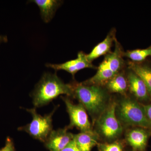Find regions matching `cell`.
Segmentation results:
<instances>
[{
    "label": "cell",
    "mask_w": 151,
    "mask_h": 151,
    "mask_svg": "<svg viewBox=\"0 0 151 151\" xmlns=\"http://www.w3.org/2000/svg\"><path fill=\"white\" fill-rule=\"evenodd\" d=\"M72 98L84 106L92 119V125L111 103L112 97L104 86L73 81L70 83Z\"/></svg>",
    "instance_id": "6da1fadb"
},
{
    "label": "cell",
    "mask_w": 151,
    "mask_h": 151,
    "mask_svg": "<svg viewBox=\"0 0 151 151\" xmlns=\"http://www.w3.org/2000/svg\"><path fill=\"white\" fill-rule=\"evenodd\" d=\"M63 94L72 97L70 83L65 84L56 73H45L36 85L31 97L35 108H38L47 105Z\"/></svg>",
    "instance_id": "7a4b0ae2"
},
{
    "label": "cell",
    "mask_w": 151,
    "mask_h": 151,
    "mask_svg": "<svg viewBox=\"0 0 151 151\" xmlns=\"http://www.w3.org/2000/svg\"><path fill=\"white\" fill-rule=\"evenodd\" d=\"M115 101L116 115L124 129L140 127L151 130L142 104L128 94L120 95Z\"/></svg>",
    "instance_id": "3957f363"
},
{
    "label": "cell",
    "mask_w": 151,
    "mask_h": 151,
    "mask_svg": "<svg viewBox=\"0 0 151 151\" xmlns=\"http://www.w3.org/2000/svg\"><path fill=\"white\" fill-rule=\"evenodd\" d=\"M124 52L122 45L116 39L114 50L105 55L104 59L97 68L96 73L83 83L89 85L105 86L110 79L127 67V62L124 59Z\"/></svg>",
    "instance_id": "277c9868"
},
{
    "label": "cell",
    "mask_w": 151,
    "mask_h": 151,
    "mask_svg": "<svg viewBox=\"0 0 151 151\" xmlns=\"http://www.w3.org/2000/svg\"><path fill=\"white\" fill-rule=\"evenodd\" d=\"M116 107L115 99L112 97L108 108L93 124V129L103 142H111L119 139L124 133V128L116 115Z\"/></svg>",
    "instance_id": "5b68a950"
},
{
    "label": "cell",
    "mask_w": 151,
    "mask_h": 151,
    "mask_svg": "<svg viewBox=\"0 0 151 151\" xmlns=\"http://www.w3.org/2000/svg\"><path fill=\"white\" fill-rule=\"evenodd\" d=\"M57 109L55 107L52 112L42 116L38 114L35 108L27 109L32 116V120L29 124L19 127V130L27 133L34 139L44 143L52 130L53 114Z\"/></svg>",
    "instance_id": "8992f818"
},
{
    "label": "cell",
    "mask_w": 151,
    "mask_h": 151,
    "mask_svg": "<svg viewBox=\"0 0 151 151\" xmlns=\"http://www.w3.org/2000/svg\"><path fill=\"white\" fill-rule=\"evenodd\" d=\"M65 103L66 111L70 118V123L66 127L68 129L76 128L81 132L93 131V126L89 121L87 112L81 103L74 104L68 97H61Z\"/></svg>",
    "instance_id": "52a82bcc"
},
{
    "label": "cell",
    "mask_w": 151,
    "mask_h": 151,
    "mask_svg": "<svg viewBox=\"0 0 151 151\" xmlns=\"http://www.w3.org/2000/svg\"><path fill=\"white\" fill-rule=\"evenodd\" d=\"M126 74L129 95L141 104L151 103L150 95L142 79L127 65Z\"/></svg>",
    "instance_id": "ba28073f"
},
{
    "label": "cell",
    "mask_w": 151,
    "mask_h": 151,
    "mask_svg": "<svg viewBox=\"0 0 151 151\" xmlns=\"http://www.w3.org/2000/svg\"><path fill=\"white\" fill-rule=\"evenodd\" d=\"M125 139L126 144L134 151H146L151 130L140 127H132L125 129Z\"/></svg>",
    "instance_id": "9c48e42d"
},
{
    "label": "cell",
    "mask_w": 151,
    "mask_h": 151,
    "mask_svg": "<svg viewBox=\"0 0 151 151\" xmlns=\"http://www.w3.org/2000/svg\"><path fill=\"white\" fill-rule=\"evenodd\" d=\"M47 67L50 68L55 71L65 70L70 73L73 78L75 75L79 70L85 68H97L92 62L89 61L87 57V54L83 51H79L77 54V57L75 59L68 60L60 64H51L47 63Z\"/></svg>",
    "instance_id": "30bf717a"
},
{
    "label": "cell",
    "mask_w": 151,
    "mask_h": 151,
    "mask_svg": "<svg viewBox=\"0 0 151 151\" xmlns=\"http://www.w3.org/2000/svg\"><path fill=\"white\" fill-rule=\"evenodd\" d=\"M73 134L63 129L52 130L45 142V146L49 151H61L73 139Z\"/></svg>",
    "instance_id": "8fae6325"
},
{
    "label": "cell",
    "mask_w": 151,
    "mask_h": 151,
    "mask_svg": "<svg viewBox=\"0 0 151 151\" xmlns=\"http://www.w3.org/2000/svg\"><path fill=\"white\" fill-rule=\"evenodd\" d=\"M116 30L115 28L111 29L105 39L94 47L92 51L87 54V57L91 62L100 56L105 55L111 52L113 43L116 40Z\"/></svg>",
    "instance_id": "7c38bea8"
},
{
    "label": "cell",
    "mask_w": 151,
    "mask_h": 151,
    "mask_svg": "<svg viewBox=\"0 0 151 151\" xmlns=\"http://www.w3.org/2000/svg\"><path fill=\"white\" fill-rule=\"evenodd\" d=\"M127 67L110 79L104 86L110 94H117L119 95L128 94V84L126 74Z\"/></svg>",
    "instance_id": "4fadbf2b"
},
{
    "label": "cell",
    "mask_w": 151,
    "mask_h": 151,
    "mask_svg": "<svg viewBox=\"0 0 151 151\" xmlns=\"http://www.w3.org/2000/svg\"><path fill=\"white\" fill-rule=\"evenodd\" d=\"M30 1L35 3L38 6L42 19L46 23L51 21L58 9L63 3V1L60 0H32Z\"/></svg>",
    "instance_id": "5bb4252c"
},
{
    "label": "cell",
    "mask_w": 151,
    "mask_h": 151,
    "mask_svg": "<svg viewBox=\"0 0 151 151\" xmlns=\"http://www.w3.org/2000/svg\"><path fill=\"white\" fill-rule=\"evenodd\" d=\"M73 141L81 151H91L100 142L99 136L93 130L73 134Z\"/></svg>",
    "instance_id": "9a60e30c"
},
{
    "label": "cell",
    "mask_w": 151,
    "mask_h": 151,
    "mask_svg": "<svg viewBox=\"0 0 151 151\" xmlns=\"http://www.w3.org/2000/svg\"><path fill=\"white\" fill-rule=\"evenodd\" d=\"M127 65L142 79L151 97V63H135L129 60Z\"/></svg>",
    "instance_id": "2e32d148"
},
{
    "label": "cell",
    "mask_w": 151,
    "mask_h": 151,
    "mask_svg": "<svg viewBox=\"0 0 151 151\" xmlns=\"http://www.w3.org/2000/svg\"><path fill=\"white\" fill-rule=\"evenodd\" d=\"M124 57L130 61L135 63H141L145 61L148 58L151 57V46L147 48L128 50L124 51Z\"/></svg>",
    "instance_id": "e0dca14e"
},
{
    "label": "cell",
    "mask_w": 151,
    "mask_h": 151,
    "mask_svg": "<svg viewBox=\"0 0 151 151\" xmlns=\"http://www.w3.org/2000/svg\"><path fill=\"white\" fill-rule=\"evenodd\" d=\"M126 142L119 139L111 142H99L97 147L98 151H125Z\"/></svg>",
    "instance_id": "ac0fdd59"
},
{
    "label": "cell",
    "mask_w": 151,
    "mask_h": 151,
    "mask_svg": "<svg viewBox=\"0 0 151 151\" xmlns=\"http://www.w3.org/2000/svg\"><path fill=\"white\" fill-rule=\"evenodd\" d=\"M0 151H15L14 144L12 138L8 137L6 139L5 145L0 149Z\"/></svg>",
    "instance_id": "d6986e66"
},
{
    "label": "cell",
    "mask_w": 151,
    "mask_h": 151,
    "mask_svg": "<svg viewBox=\"0 0 151 151\" xmlns=\"http://www.w3.org/2000/svg\"><path fill=\"white\" fill-rule=\"evenodd\" d=\"M61 151H81L73 140H72Z\"/></svg>",
    "instance_id": "ffe728a7"
},
{
    "label": "cell",
    "mask_w": 151,
    "mask_h": 151,
    "mask_svg": "<svg viewBox=\"0 0 151 151\" xmlns=\"http://www.w3.org/2000/svg\"><path fill=\"white\" fill-rule=\"evenodd\" d=\"M142 105L146 116L151 124V102L147 104H142Z\"/></svg>",
    "instance_id": "44dd1931"
},
{
    "label": "cell",
    "mask_w": 151,
    "mask_h": 151,
    "mask_svg": "<svg viewBox=\"0 0 151 151\" xmlns=\"http://www.w3.org/2000/svg\"><path fill=\"white\" fill-rule=\"evenodd\" d=\"M8 41V38L6 36L0 35V44L5 43Z\"/></svg>",
    "instance_id": "7402d4cb"
},
{
    "label": "cell",
    "mask_w": 151,
    "mask_h": 151,
    "mask_svg": "<svg viewBox=\"0 0 151 151\" xmlns=\"http://www.w3.org/2000/svg\"><path fill=\"white\" fill-rule=\"evenodd\" d=\"M131 151H134L131 150Z\"/></svg>",
    "instance_id": "603a6c76"
}]
</instances>
